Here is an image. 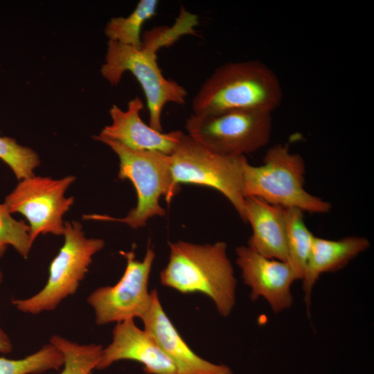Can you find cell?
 Returning <instances> with one entry per match:
<instances>
[{"label":"cell","instance_id":"44dd1931","mask_svg":"<svg viewBox=\"0 0 374 374\" xmlns=\"http://www.w3.org/2000/svg\"><path fill=\"white\" fill-rule=\"evenodd\" d=\"M7 205L0 203V258L8 245L12 247L24 258H27L33 242L30 227L24 221H19L11 215Z\"/></svg>","mask_w":374,"mask_h":374},{"label":"cell","instance_id":"7c38bea8","mask_svg":"<svg viewBox=\"0 0 374 374\" xmlns=\"http://www.w3.org/2000/svg\"><path fill=\"white\" fill-rule=\"evenodd\" d=\"M121 360L142 364L148 374H177L173 364L154 338L145 329L139 328L134 319L116 323L112 342L103 348L96 369H105Z\"/></svg>","mask_w":374,"mask_h":374},{"label":"cell","instance_id":"5b68a950","mask_svg":"<svg viewBox=\"0 0 374 374\" xmlns=\"http://www.w3.org/2000/svg\"><path fill=\"white\" fill-rule=\"evenodd\" d=\"M305 166L303 157L288 145L276 144L267 150L262 163L246 161L243 169L244 197L260 198L285 208H296L312 213H326L331 205L304 188Z\"/></svg>","mask_w":374,"mask_h":374},{"label":"cell","instance_id":"9c48e42d","mask_svg":"<svg viewBox=\"0 0 374 374\" xmlns=\"http://www.w3.org/2000/svg\"><path fill=\"white\" fill-rule=\"evenodd\" d=\"M126 267L120 280L112 286L96 288L87 298L93 309L95 321L103 326L134 318L142 319L151 305L152 292L148 291L149 278L155 253L148 245L142 260L136 259L133 250L121 251Z\"/></svg>","mask_w":374,"mask_h":374},{"label":"cell","instance_id":"277c9868","mask_svg":"<svg viewBox=\"0 0 374 374\" xmlns=\"http://www.w3.org/2000/svg\"><path fill=\"white\" fill-rule=\"evenodd\" d=\"M93 139L108 145L119 159L118 178L129 179L134 185L136 206L125 217L115 218L106 215L87 214L83 219L123 222L133 229L146 225L155 216H163L166 211L160 205L161 197L168 203L179 192L172 181L170 155L157 152L136 150L98 135Z\"/></svg>","mask_w":374,"mask_h":374},{"label":"cell","instance_id":"ba28073f","mask_svg":"<svg viewBox=\"0 0 374 374\" xmlns=\"http://www.w3.org/2000/svg\"><path fill=\"white\" fill-rule=\"evenodd\" d=\"M268 112L233 110L216 114L195 115L186 119L193 139L215 153L242 157L265 146L270 139L272 118Z\"/></svg>","mask_w":374,"mask_h":374},{"label":"cell","instance_id":"d6986e66","mask_svg":"<svg viewBox=\"0 0 374 374\" xmlns=\"http://www.w3.org/2000/svg\"><path fill=\"white\" fill-rule=\"evenodd\" d=\"M49 343L63 355L64 368L59 374H91L99 364L103 348L96 344H79L60 335H53Z\"/></svg>","mask_w":374,"mask_h":374},{"label":"cell","instance_id":"603a6c76","mask_svg":"<svg viewBox=\"0 0 374 374\" xmlns=\"http://www.w3.org/2000/svg\"><path fill=\"white\" fill-rule=\"evenodd\" d=\"M13 349L12 344L6 332L0 327V353H9Z\"/></svg>","mask_w":374,"mask_h":374},{"label":"cell","instance_id":"cb8c5ba5","mask_svg":"<svg viewBox=\"0 0 374 374\" xmlns=\"http://www.w3.org/2000/svg\"><path fill=\"white\" fill-rule=\"evenodd\" d=\"M3 274L0 267V284L3 282Z\"/></svg>","mask_w":374,"mask_h":374},{"label":"cell","instance_id":"8992f818","mask_svg":"<svg viewBox=\"0 0 374 374\" xmlns=\"http://www.w3.org/2000/svg\"><path fill=\"white\" fill-rule=\"evenodd\" d=\"M64 240L52 260L44 287L26 299H12L19 311L31 314L52 311L68 296L74 294L92 262L93 256L105 245L100 238H88L78 221L64 222Z\"/></svg>","mask_w":374,"mask_h":374},{"label":"cell","instance_id":"ac0fdd59","mask_svg":"<svg viewBox=\"0 0 374 374\" xmlns=\"http://www.w3.org/2000/svg\"><path fill=\"white\" fill-rule=\"evenodd\" d=\"M158 5L157 0L139 1L127 17H114L109 21L105 28L106 36L109 40L140 48L142 26L156 15Z\"/></svg>","mask_w":374,"mask_h":374},{"label":"cell","instance_id":"e0dca14e","mask_svg":"<svg viewBox=\"0 0 374 374\" xmlns=\"http://www.w3.org/2000/svg\"><path fill=\"white\" fill-rule=\"evenodd\" d=\"M287 262L296 280L303 279L314 235L306 226L303 211L296 208H285Z\"/></svg>","mask_w":374,"mask_h":374},{"label":"cell","instance_id":"8fae6325","mask_svg":"<svg viewBox=\"0 0 374 374\" xmlns=\"http://www.w3.org/2000/svg\"><path fill=\"white\" fill-rule=\"evenodd\" d=\"M235 253L243 281L251 288L252 301L264 298L276 314L292 306L291 285L296 279L287 262L264 256L248 246L237 247Z\"/></svg>","mask_w":374,"mask_h":374},{"label":"cell","instance_id":"9a60e30c","mask_svg":"<svg viewBox=\"0 0 374 374\" xmlns=\"http://www.w3.org/2000/svg\"><path fill=\"white\" fill-rule=\"evenodd\" d=\"M243 221L252 229L249 247L264 256L287 262L285 208L247 197Z\"/></svg>","mask_w":374,"mask_h":374},{"label":"cell","instance_id":"4fadbf2b","mask_svg":"<svg viewBox=\"0 0 374 374\" xmlns=\"http://www.w3.org/2000/svg\"><path fill=\"white\" fill-rule=\"evenodd\" d=\"M151 292V305L141 319L144 329L172 362L177 374H233L229 366L212 363L193 352L164 311L157 292Z\"/></svg>","mask_w":374,"mask_h":374},{"label":"cell","instance_id":"30bf717a","mask_svg":"<svg viewBox=\"0 0 374 374\" xmlns=\"http://www.w3.org/2000/svg\"><path fill=\"white\" fill-rule=\"evenodd\" d=\"M75 177L62 179L33 175L20 180L5 197L4 203L11 213H19L28 222L33 243L39 234L62 235L64 215L74 202V197L65 196Z\"/></svg>","mask_w":374,"mask_h":374},{"label":"cell","instance_id":"5bb4252c","mask_svg":"<svg viewBox=\"0 0 374 374\" xmlns=\"http://www.w3.org/2000/svg\"><path fill=\"white\" fill-rule=\"evenodd\" d=\"M143 107V103L139 96L128 103L126 111L113 105L109 109L112 122L106 125L98 136L119 142L133 150L170 155L184 132L176 130L164 133L152 128L140 117Z\"/></svg>","mask_w":374,"mask_h":374},{"label":"cell","instance_id":"6da1fadb","mask_svg":"<svg viewBox=\"0 0 374 374\" xmlns=\"http://www.w3.org/2000/svg\"><path fill=\"white\" fill-rule=\"evenodd\" d=\"M175 24L159 26L143 33L140 48L109 40L100 72L112 85H117L126 71H130L140 84L149 112V125L163 132L161 114L168 103L184 105L188 92L177 82L167 79L157 63V51L168 47L181 37Z\"/></svg>","mask_w":374,"mask_h":374},{"label":"cell","instance_id":"2e32d148","mask_svg":"<svg viewBox=\"0 0 374 374\" xmlns=\"http://www.w3.org/2000/svg\"><path fill=\"white\" fill-rule=\"evenodd\" d=\"M370 247L362 236L329 240L314 236L303 277L304 301L309 310L313 287L320 275L339 270Z\"/></svg>","mask_w":374,"mask_h":374},{"label":"cell","instance_id":"7a4b0ae2","mask_svg":"<svg viewBox=\"0 0 374 374\" xmlns=\"http://www.w3.org/2000/svg\"><path fill=\"white\" fill-rule=\"evenodd\" d=\"M169 247L168 262L160 273L161 283L181 294H203L213 301L221 316L228 317L235 305L237 281L226 243L178 241Z\"/></svg>","mask_w":374,"mask_h":374},{"label":"cell","instance_id":"3957f363","mask_svg":"<svg viewBox=\"0 0 374 374\" xmlns=\"http://www.w3.org/2000/svg\"><path fill=\"white\" fill-rule=\"evenodd\" d=\"M283 89L275 72L258 60L232 62L217 67L192 100L195 115L255 109L272 113Z\"/></svg>","mask_w":374,"mask_h":374},{"label":"cell","instance_id":"ffe728a7","mask_svg":"<svg viewBox=\"0 0 374 374\" xmlns=\"http://www.w3.org/2000/svg\"><path fill=\"white\" fill-rule=\"evenodd\" d=\"M63 363L62 353L48 343L22 359L0 357V374H39L52 369L57 370Z\"/></svg>","mask_w":374,"mask_h":374},{"label":"cell","instance_id":"7402d4cb","mask_svg":"<svg viewBox=\"0 0 374 374\" xmlns=\"http://www.w3.org/2000/svg\"><path fill=\"white\" fill-rule=\"evenodd\" d=\"M0 159L6 163L20 181L32 177L40 164L38 154L33 149L19 144L9 136L0 135Z\"/></svg>","mask_w":374,"mask_h":374},{"label":"cell","instance_id":"52a82bcc","mask_svg":"<svg viewBox=\"0 0 374 374\" xmlns=\"http://www.w3.org/2000/svg\"><path fill=\"white\" fill-rule=\"evenodd\" d=\"M245 156L230 157L206 149L183 133L170 155V170L175 185L190 184L217 190L244 218L243 169Z\"/></svg>","mask_w":374,"mask_h":374}]
</instances>
